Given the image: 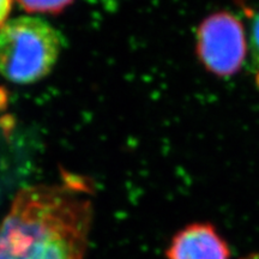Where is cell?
I'll return each mask as SVG.
<instances>
[{"label":"cell","mask_w":259,"mask_h":259,"mask_svg":"<svg viewBox=\"0 0 259 259\" xmlns=\"http://www.w3.org/2000/svg\"><path fill=\"white\" fill-rule=\"evenodd\" d=\"M227 242L209 223H192L178 232L166 251L167 259H229Z\"/></svg>","instance_id":"cell-4"},{"label":"cell","mask_w":259,"mask_h":259,"mask_svg":"<svg viewBox=\"0 0 259 259\" xmlns=\"http://www.w3.org/2000/svg\"><path fill=\"white\" fill-rule=\"evenodd\" d=\"M14 0H0V28L8 22Z\"/></svg>","instance_id":"cell-7"},{"label":"cell","mask_w":259,"mask_h":259,"mask_svg":"<svg viewBox=\"0 0 259 259\" xmlns=\"http://www.w3.org/2000/svg\"><path fill=\"white\" fill-rule=\"evenodd\" d=\"M196 50L204 69L216 77H232L248 54L245 27L232 12L219 11L203 19L197 30Z\"/></svg>","instance_id":"cell-3"},{"label":"cell","mask_w":259,"mask_h":259,"mask_svg":"<svg viewBox=\"0 0 259 259\" xmlns=\"http://www.w3.org/2000/svg\"><path fill=\"white\" fill-rule=\"evenodd\" d=\"M17 4L30 15H57L64 11L73 0H16Z\"/></svg>","instance_id":"cell-5"},{"label":"cell","mask_w":259,"mask_h":259,"mask_svg":"<svg viewBox=\"0 0 259 259\" xmlns=\"http://www.w3.org/2000/svg\"><path fill=\"white\" fill-rule=\"evenodd\" d=\"M248 53L251 57V67L259 85V12L253 16L248 32Z\"/></svg>","instance_id":"cell-6"},{"label":"cell","mask_w":259,"mask_h":259,"mask_svg":"<svg viewBox=\"0 0 259 259\" xmlns=\"http://www.w3.org/2000/svg\"><path fill=\"white\" fill-rule=\"evenodd\" d=\"M92 225L79 184L24 187L0 221V259H84Z\"/></svg>","instance_id":"cell-1"},{"label":"cell","mask_w":259,"mask_h":259,"mask_svg":"<svg viewBox=\"0 0 259 259\" xmlns=\"http://www.w3.org/2000/svg\"><path fill=\"white\" fill-rule=\"evenodd\" d=\"M64 47L60 32L36 16H19L0 28V74L27 85L52 72Z\"/></svg>","instance_id":"cell-2"}]
</instances>
